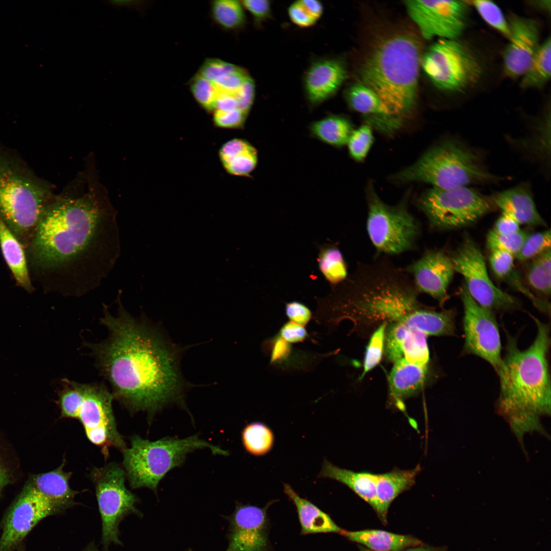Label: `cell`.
<instances>
[{
    "label": "cell",
    "mask_w": 551,
    "mask_h": 551,
    "mask_svg": "<svg viewBox=\"0 0 551 551\" xmlns=\"http://www.w3.org/2000/svg\"><path fill=\"white\" fill-rule=\"evenodd\" d=\"M464 315V343L462 353L475 355L489 363L497 372L502 363V345L494 312L478 304L463 285L460 290Z\"/></svg>",
    "instance_id": "14"
},
{
    "label": "cell",
    "mask_w": 551,
    "mask_h": 551,
    "mask_svg": "<svg viewBox=\"0 0 551 551\" xmlns=\"http://www.w3.org/2000/svg\"><path fill=\"white\" fill-rule=\"evenodd\" d=\"M130 447L122 452V464L130 486L157 491L166 473L185 462L187 455L195 450L209 448L213 454L227 456L218 446L201 439L198 435L182 438L165 437L156 441L132 436Z\"/></svg>",
    "instance_id": "8"
},
{
    "label": "cell",
    "mask_w": 551,
    "mask_h": 551,
    "mask_svg": "<svg viewBox=\"0 0 551 551\" xmlns=\"http://www.w3.org/2000/svg\"><path fill=\"white\" fill-rule=\"evenodd\" d=\"M90 476L102 520L103 543L105 547L112 543L121 544L119 523L129 513H139L135 507L137 497L126 488L125 471L115 463L94 468Z\"/></svg>",
    "instance_id": "12"
},
{
    "label": "cell",
    "mask_w": 551,
    "mask_h": 551,
    "mask_svg": "<svg viewBox=\"0 0 551 551\" xmlns=\"http://www.w3.org/2000/svg\"><path fill=\"white\" fill-rule=\"evenodd\" d=\"M239 66L217 58H207L201 66L198 73L213 82L220 76L236 69Z\"/></svg>",
    "instance_id": "48"
},
{
    "label": "cell",
    "mask_w": 551,
    "mask_h": 551,
    "mask_svg": "<svg viewBox=\"0 0 551 551\" xmlns=\"http://www.w3.org/2000/svg\"><path fill=\"white\" fill-rule=\"evenodd\" d=\"M114 399L102 383H81L67 379L62 380L58 393L61 416L79 420L88 440L99 448L106 459L111 447L122 452L127 447L117 430Z\"/></svg>",
    "instance_id": "7"
},
{
    "label": "cell",
    "mask_w": 551,
    "mask_h": 551,
    "mask_svg": "<svg viewBox=\"0 0 551 551\" xmlns=\"http://www.w3.org/2000/svg\"><path fill=\"white\" fill-rule=\"evenodd\" d=\"M285 312L289 321L305 326L311 320L312 312L305 304L298 301L287 303Z\"/></svg>",
    "instance_id": "51"
},
{
    "label": "cell",
    "mask_w": 551,
    "mask_h": 551,
    "mask_svg": "<svg viewBox=\"0 0 551 551\" xmlns=\"http://www.w3.org/2000/svg\"><path fill=\"white\" fill-rule=\"evenodd\" d=\"M418 205L430 224L440 230L471 224L495 206L490 198L469 187L450 189L432 187L423 193Z\"/></svg>",
    "instance_id": "10"
},
{
    "label": "cell",
    "mask_w": 551,
    "mask_h": 551,
    "mask_svg": "<svg viewBox=\"0 0 551 551\" xmlns=\"http://www.w3.org/2000/svg\"><path fill=\"white\" fill-rule=\"evenodd\" d=\"M266 508L238 506L230 519L226 551H264L267 546Z\"/></svg>",
    "instance_id": "19"
},
{
    "label": "cell",
    "mask_w": 551,
    "mask_h": 551,
    "mask_svg": "<svg viewBox=\"0 0 551 551\" xmlns=\"http://www.w3.org/2000/svg\"><path fill=\"white\" fill-rule=\"evenodd\" d=\"M489 262L492 270L497 278H506L512 271L514 256L503 251H492Z\"/></svg>",
    "instance_id": "50"
},
{
    "label": "cell",
    "mask_w": 551,
    "mask_h": 551,
    "mask_svg": "<svg viewBox=\"0 0 551 551\" xmlns=\"http://www.w3.org/2000/svg\"><path fill=\"white\" fill-rule=\"evenodd\" d=\"M288 12L291 20L300 27H310L317 21L309 13L299 1L291 5Z\"/></svg>",
    "instance_id": "55"
},
{
    "label": "cell",
    "mask_w": 551,
    "mask_h": 551,
    "mask_svg": "<svg viewBox=\"0 0 551 551\" xmlns=\"http://www.w3.org/2000/svg\"><path fill=\"white\" fill-rule=\"evenodd\" d=\"M249 77L247 72L239 66L235 70L220 76L212 83L217 91L235 94Z\"/></svg>",
    "instance_id": "47"
},
{
    "label": "cell",
    "mask_w": 551,
    "mask_h": 551,
    "mask_svg": "<svg viewBox=\"0 0 551 551\" xmlns=\"http://www.w3.org/2000/svg\"><path fill=\"white\" fill-rule=\"evenodd\" d=\"M455 271L462 276L465 287L480 306L493 312L510 311L520 307L516 298L496 287L490 278L480 248L469 236L450 257Z\"/></svg>",
    "instance_id": "13"
},
{
    "label": "cell",
    "mask_w": 551,
    "mask_h": 551,
    "mask_svg": "<svg viewBox=\"0 0 551 551\" xmlns=\"http://www.w3.org/2000/svg\"><path fill=\"white\" fill-rule=\"evenodd\" d=\"M210 12L217 24L227 30H236L242 28L246 18L240 1L215 0L210 4Z\"/></svg>",
    "instance_id": "38"
},
{
    "label": "cell",
    "mask_w": 551,
    "mask_h": 551,
    "mask_svg": "<svg viewBox=\"0 0 551 551\" xmlns=\"http://www.w3.org/2000/svg\"><path fill=\"white\" fill-rule=\"evenodd\" d=\"M361 551H373V550H368V549H365V548H363L362 549Z\"/></svg>",
    "instance_id": "62"
},
{
    "label": "cell",
    "mask_w": 551,
    "mask_h": 551,
    "mask_svg": "<svg viewBox=\"0 0 551 551\" xmlns=\"http://www.w3.org/2000/svg\"><path fill=\"white\" fill-rule=\"evenodd\" d=\"M368 206L367 232L378 252L396 255L415 247L419 225L404 204L388 205L371 191Z\"/></svg>",
    "instance_id": "11"
},
{
    "label": "cell",
    "mask_w": 551,
    "mask_h": 551,
    "mask_svg": "<svg viewBox=\"0 0 551 551\" xmlns=\"http://www.w3.org/2000/svg\"><path fill=\"white\" fill-rule=\"evenodd\" d=\"M189 85L193 97L199 105L207 112H213L217 93L213 83L197 73L191 79Z\"/></svg>",
    "instance_id": "42"
},
{
    "label": "cell",
    "mask_w": 551,
    "mask_h": 551,
    "mask_svg": "<svg viewBox=\"0 0 551 551\" xmlns=\"http://www.w3.org/2000/svg\"><path fill=\"white\" fill-rule=\"evenodd\" d=\"M63 463L50 471L32 474L28 481L40 492L56 504L62 510L73 504L78 492L71 488V472H65Z\"/></svg>",
    "instance_id": "25"
},
{
    "label": "cell",
    "mask_w": 551,
    "mask_h": 551,
    "mask_svg": "<svg viewBox=\"0 0 551 551\" xmlns=\"http://www.w3.org/2000/svg\"><path fill=\"white\" fill-rule=\"evenodd\" d=\"M470 2L487 24L509 39L510 30L508 20L496 4L487 0H475Z\"/></svg>",
    "instance_id": "41"
},
{
    "label": "cell",
    "mask_w": 551,
    "mask_h": 551,
    "mask_svg": "<svg viewBox=\"0 0 551 551\" xmlns=\"http://www.w3.org/2000/svg\"><path fill=\"white\" fill-rule=\"evenodd\" d=\"M241 437L245 450L255 456L267 454L274 445L272 431L262 422H254L247 424L242 430Z\"/></svg>",
    "instance_id": "37"
},
{
    "label": "cell",
    "mask_w": 551,
    "mask_h": 551,
    "mask_svg": "<svg viewBox=\"0 0 551 551\" xmlns=\"http://www.w3.org/2000/svg\"><path fill=\"white\" fill-rule=\"evenodd\" d=\"M86 551H98V550H95L94 549H88V550H87Z\"/></svg>",
    "instance_id": "63"
},
{
    "label": "cell",
    "mask_w": 551,
    "mask_h": 551,
    "mask_svg": "<svg viewBox=\"0 0 551 551\" xmlns=\"http://www.w3.org/2000/svg\"><path fill=\"white\" fill-rule=\"evenodd\" d=\"M535 338L527 348L518 347L516 338L506 333L505 353L497 372L499 380L498 406L509 413L546 412L549 410L550 378L548 364L550 347L548 324L532 316Z\"/></svg>",
    "instance_id": "3"
},
{
    "label": "cell",
    "mask_w": 551,
    "mask_h": 551,
    "mask_svg": "<svg viewBox=\"0 0 551 551\" xmlns=\"http://www.w3.org/2000/svg\"><path fill=\"white\" fill-rule=\"evenodd\" d=\"M243 8L253 16L257 23H261L268 18L270 14V4L267 0L240 1Z\"/></svg>",
    "instance_id": "54"
},
{
    "label": "cell",
    "mask_w": 551,
    "mask_h": 551,
    "mask_svg": "<svg viewBox=\"0 0 551 551\" xmlns=\"http://www.w3.org/2000/svg\"><path fill=\"white\" fill-rule=\"evenodd\" d=\"M491 199L502 212L520 225H544L545 222L536 206L531 188L526 183L494 194Z\"/></svg>",
    "instance_id": "22"
},
{
    "label": "cell",
    "mask_w": 551,
    "mask_h": 551,
    "mask_svg": "<svg viewBox=\"0 0 551 551\" xmlns=\"http://www.w3.org/2000/svg\"><path fill=\"white\" fill-rule=\"evenodd\" d=\"M217 93L215 110L226 111L238 109L235 94L217 91Z\"/></svg>",
    "instance_id": "57"
},
{
    "label": "cell",
    "mask_w": 551,
    "mask_h": 551,
    "mask_svg": "<svg viewBox=\"0 0 551 551\" xmlns=\"http://www.w3.org/2000/svg\"><path fill=\"white\" fill-rule=\"evenodd\" d=\"M53 197L48 184L0 145V217L20 241L30 242Z\"/></svg>",
    "instance_id": "5"
},
{
    "label": "cell",
    "mask_w": 551,
    "mask_h": 551,
    "mask_svg": "<svg viewBox=\"0 0 551 551\" xmlns=\"http://www.w3.org/2000/svg\"><path fill=\"white\" fill-rule=\"evenodd\" d=\"M317 262L320 271L332 286L340 284L347 278V264L337 245L327 243L320 245Z\"/></svg>",
    "instance_id": "35"
},
{
    "label": "cell",
    "mask_w": 551,
    "mask_h": 551,
    "mask_svg": "<svg viewBox=\"0 0 551 551\" xmlns=\"http://www.w3.org/2000/svg\"><path fill=\"white\" fill-rule=\"evenodd\" d=\"M20 473L16 454L0 431V497L5 488L16 481Z\"/></svg>",
    "instance_id": "40"
},
{
    "label": "cell",
    "mask_w": 551,
    "mask_h": 551,
    "mask_svg": "<svg viewBox=\"0 0 551 551\" xmlns=\"http://www.w3.org/2000/svg\"><path fill=\"white\" fill-rule=\"evenodd\" d=\"M412 275L419 292L429 294L442 307L448 299V286L455 272L450 257L440 250H428L403 269Z\"/></svg>",
    "instance_id": "17"
},
{
    "label": "cell",
    "mask_w": 551,
    "mask_h": 551,
    "mask_svg": "<svg viewBox=\"0 0 551 551\" xmlns=\"http://www.w3.org/2000/svg\"><path fill=\"white\" fill-rule=\"evenodd\" d=\"M345 95L348 105L357 112L380 118H394L389 109L378 95L363 83L352 85L346 90Z\"/></svg>",
    "instance_id": "34"
},
{
    "label": "cell",
    "mask_w": 551,
    "mask_h": 551,
    "mask_svg": "<svg viewBox=\"0 0 551 551\" xmlns=\"http://www.w3.org/2000/svg\"><path fill=\"white\" fill-rule=\"evenodd\" d=\"M255 92L254 81L249 77L235 94L237 108L247 115L253 104Z\"/></svg>",
    "instance_id": "52"
},
{
    "label": "cell",
    "mask_w": 551,
    "mask_h": 551,
    "mask_svg": "<svg viewBox=\"0 0 551 551\" xmlns=\"http://www.w3.org/2000/svg\"><path fill=\"white\" fill-rule=\"evenodd\" d=\"M219 156L226 170L233 176H248L258 163L257 149L242 139L235 138L224 143L219 149Z\"/></svg>",
    "instance_id": "29"
},
{
    "label": "cell",
    "mask_w": 551,
    "mask_h": 551,
    "mask_svg": "<svg viewBox=\"0 0 551 551\" xmlns=\"http://www.w3.org/2000/svg\"><path fill=\"white\" fill-rule=\"evenodd\" d=\"M421 57L416 37L401 33L382 41L363 65V84L378 95L394 116L408 114L415 105Z\"/></svg>",
    "instance_id": "4"
},
{
    "label": "cell",
    "mask_w": 551,
    "mask_h": 551,
    "mask_svg": "<svg viewBox=\"0 0 551 551\" xmlns=\"http://www.w3.org/2000/svg\"><path fill=\"white\" fill-rule=\"evenodd\" d=\"M538 120L531 127L530 133L523 139H521L519 147L536 162L541 163L545 167L550 165V114ZM549 168V167H548Z\"/></svg>",
    "instance_id": "33"
},
{
    "label": "cell",
    "mask_w": 551,
    "mask_h": 551,
    "mask_svg": "<svg viewBox=\"0 0 551 551\" xmlns=\"http://www.w3.org/2000/svg\"><path fill=\"white\" fill-rule=\"evenodd\" d=\"M551 41L549 37L537 48L525 72L521 86L524 88H539L550 78Z\"/></svg>",
    "instance_id": "36"
},
{
    "label": "cell",
    "mask_w": 551,
    "mask_h": 551,
    "mask_svg": "<svg viewBox=\"0 0 551 551\" xmlns=\"http://www.w3.org/2000/svg\"><path fill=\"white\" fill-rule=\"evenodd\" d=\"M30 247L36 265L57 275L62 294L82 295L99 285L119 257L115 215L90 195L53 196L41 215Z\"/></svg>",
    "instance_id": "1"
},
{
    "label": "cell",
    "mask_w": 551,
    "mask_h": 551,
    "mask_svg": "<svg viewBox=\"0 0 551 551\" xmlns=\"http://www.w3.org/2000/svg\"><path fill=\"white\" fill-rule=\"evenodd\" d=\"M373 141L372 131L369 124H363L353 130L347 142L351 157L360 161L367 155Z\"/></svg>",
    "instance_id": "44"
},
{
    "label": "cell",
    "mask_w": 551,
    "mask_h": 551,
    "mask_svg": "<svg viewBox=\"0 0 551 551\" xmlns=\"http://www.w3.org/2000/svg\"><path fill=\"white\" fill-rule=\"evenodd\" d=\"M395 178L403 182L427 183L439 189L469 187L497 179L485 167L477 151L456 138L447 139L431 147Z\"/></svg>",
    "instance_id": "6"
},
{
    "label": "cell",
    "mask_w": 551,
    "mask_h": 551,
    "mask_svg": "<svg viewBox=\"0 0 551 551\" xmlns=\"http://www.w3.org/2000/svg\"><path fill=\"white\" fill-rule=\"evenodd\" d=\"M0 245L4 259L17 283L25 290L32 291L33 287L22 245L1 217Z\"/></svg>",
    "instance_id": "31"
},
{
    "label": "cell",
    "mask_w": 551,
    "mask_h": 551,
    "mask_svg": "<svg viewBox=\"0 0 551 551\" xmlns=\"http://www.w3.org/2000/svg\"><path fill=\"white\" fill-rule=\"evenodd\" d=\"M248 115L235 109L230 111L215 110L213 121L216 127L224 129H239L243 127Z\"/></svg>",
    "instance_id": "49"
},
{
    "label": "cell",
    "mask_w": 551,
    "mask_h": 551,
    "mask_svg": "<svg viewBox=\"0 0 551 551\" xmlns=\"http://www.w3.org/2000/svg\"><path fill=\"white\" fill-rule=\"evenodd\" d=\"M427 335L418 329L402 322L390 323L385 333V353L393 362L404 358L407 361L428 366L429 350Z\"/></svg>",
    "instance_id": "20"
},
{
    "label": "cell",
    "mask_w": 551,
    "mask_h": 551,
    "mask_svg": "<svg viewBox=\"0 0 551 551\" xmlns=\"http://www.w3.org/2000/svg\"><path fill=\"white\" fill-rule=\"evenodd\" d=\"M101 322L108 336L89 346L115 399L131 412H147L151 418L169 404L183 405L177 352L159 331L122 306L115 315L105 307Z\"/></svg>",
    "instance_id": "2"
},
{
    "label": "cell",
    "mask_w": 551,
    "mask_h": 551,
    "mask_svg": "<svg viewBox=\"0 0 551 551\" xmlns=\"http://www.w3.org/2000/svg\"><path fill=\"white\" fill-rule=\"evenodd\" d=\"M420 469V465H417L411 469L395 468L386 473L376 474L375 510L382 518L386 519L393 500L415 484Z\"/></svg>",
    "instance_id": "24"
},
{
    "label": "cell",
    "mask_w": 551,
    "mask_h": 551,
    "mask_svg": "<svg viewBox=\"0 0 551 551\" xmlns=\"http://www.w3.org/2000/svg\"><path fill=\"white\" fill-rule=\"evenodd\" d=\"M509 43L503 53L505 73L510 78L522 77L528 68L540 43L539 25L534 19L515 14L508 19Z\"/></svg>",
    "instance_id": "18"
},
{
    "label": "cell",
    "mask_w": 551,
    "mask_h": 551,
    "mask_svg": "<svg viewBox=\"0 0 551 551\" xmlns=\"http://www.w3.org/2000/svg\"><path fill=\"white\" fill-rule=\"evenodd\" d=\"M387 323H381L374 331L366 347L364 359V369L360 379L380 362L384 349L385 333Z\"/></svg>",
    "instance_id": "43"
},
{
    "label": "cell",
    "mask_w": 551,
    "mask_h": 551,
    "mask_svg": "<svg viewBox=\"0 0 551 551\" xmlns=\"http://www.w3.org/2000/svg\"><path fill=\"white\" fill-rule=\"evenodd\" d=\"M456 311L454 309L438 312L424 306L400 322L418 329L427 335L454 336L456 332Z\"/></svg>",
    "instance_id": "28"
},
{
    "label": "cell",
    "mask_w": 551,
    "mask_h": 551,
    "mask_svg": "<svg viewBox=\"0 0 551 551\" xmlns=\"http://www.w3.org/2000/svg\"><path fill=\"white\" fill-rule=\"evenodd\" d=\"M284 492L296 508L303 534L340 533L342 530L328 514L308 500L302 497L290 485L284 484Z\"/></svg>",
    "instance_id": "27"
},
{
    "label": "cell",
    "mask_w": 551,
    "mask_h": 551,
    "mask_svg": "<svg viewBox=\"0 0 551 551\" xmlns=\"http://www.w3.org/2000/svg\"><path fill=\"white\" fill-rule=\"evenodd\" d=\"M299 2L309 13L316 20L321 16L323 7L320 2L316 0H300Z\"/></svg>",
    "instance_id": "59"
},
{
    "label": "cell",
    "mask_w": 551,
    "mask_h": 551,
    "mask_svg": "<svg viewBox=\"0 0 551 551\" xmlns=\"http://www.w3.org/2000/svg\"><path fill=\"white\" fill-rule=\"evenodd\" d=\"M420 66L437 88L449 92L468 89L482 73L478 58L457 39H438L421 55Z\"/></svg>",
    "instance_id": "9"
},
{
    "label": "cell",
    "mask_w": 551,
    "mask_h": 551,
    "mask_svg": "<svg viewBox=\"0 0 551 551\" xmlns=\"http://www.w3.org/2000/svg\"><path fill=\"white\" fill-rule=\"evenodd\" d=\"M408 13L422 37L428 40L458 39L467 23L468 1H406Z\"/></svg>",
    "instance_id": "16"
},
{
    "label": "cell",
    "mask_w": 551,
    "mask_h": 551,
    "mask_svg": "<svg viewBox=\"0 0 551 551\" xmlns=\"http://www.w3.org/2000/svg\"><path fill=\"white\" fill-rule=\"evenodd\" d=\"M106 4L114 8H127L139 11L143 10L146 5V2L142 1H108Z\"/></svg>",
    "instance_id": "58"
},
{
    "label": "cell",
    "mask_w": 551,
    "mask_h": 551,
    "mask_svg": "<svg viewBox=\"0 0 551 551\" xmlns=\"http://www.w3.org/2000/svg\"><path fill=\"white\" fill-rule=\"evenodd\" d=\"M278 335L290 344L303 342L308 337V333L305 326L289 321L281 327Z\"/></svg>",
    "instance_id": "53"
},
{
    "label": "cell",
    "mask_w": 551,
    "mask_h": 551,
    "mask_svg": "<svg viewBox=\"0 0 551 551\" xmlns=\"http://www.w3.org/2000/svg\"><path fill=\"white\" fill-rule=\"evenodd\" d=\"M527 236L525 232L521 230L510 235L499 234L491 230L487 236L486 244L490 251H503L515 256L519 252Z\"/></svg>",
    "instance_id": "45"
},
{
    "label": "cell",
    "mask_w": 551,
    "mask_h": 551,
    "mask_svg": "<svg viewBox=\"0 0 551 551\" xmlns=\"http://www.w3.org/2000/svg\"><path fill=\"white\" fill-rule=\"evenodd\" d=\"M343 63L336 59L314 62L307 71L304 87L308 102L316 106L332 97L346 78Z\"/></svg>",
    "instance_id": "21"
},
{
    "label": "cell",
    "mask_w": 551,
    "mask_h": 551,
    "mask_svg": "<svg viewBox=\"0 0 551 551\" xmlns=\"http://www.w3.org/2000/svg\"><path fill=\"white\" fill-rule=\"evenodd\" d=\"M493 230L499 234H512L520 230V224L512 218L502 214L495 222Z\"/></svg>",
    "instance_id": "56"
},
{
    "label": "cell",
    "mask_w": 551,
    "mask_h": 551,
    "mask_svg": "<svg viewBox=\"0 0 551 551\" xmlns=\"http://www.w3.org/2000/svg\"><path fill=\"white\" fill-rule=\"evenodd\" d=\"M550 246L551 236L549 230L528 235L519 252L515 257L520 261L534 259L545 251L550 248Z\"/></svg>",
    "instance_id": "46"
},
{
    "label": "cell",
    "mask_w": 551,
    "mask_h": 551,
    "mask_svg": "<svg viewBox=\"0 0 551 551\" xmlns=\"http://www.w3.org/2000/svg\"><path fill=\"white\" fill-rule=\"evenodd\" d=\"M428 366L407 361L394 362L388 377L389 398L397 408L404 410V401L419 392L426 379Z\"/></svg>",
    "instance_id": "23"
},
{
    "label": "cell",
    "mask_w": 551,
    "mask_h": 551,
    "mask_svg": "<svg viewBox=\"0 0 551 551\" xmlns=\"http://www.w3.org/2000/svg\"><path fill=\"white\" fill-rule=\"evenodd\" d=\"M350 121L339 115H329L312 122L311 135L315 138L336 147L347 144L353 131Z\"/></svg>",
    "instance_id": "32"
},
{
    "label": "cell",
    "mask_w": 551,
    "mask_h": 551,
    "mask_svg": "<svg viewBox=\"0 0 551 551\" xmlns=\"http://www.w3.org/2000/svg\"><path fill=\"white\" fill-rule=\"evenodd\" d=\"M404 551H444V548L434 547L418 546Z\"/></svg>",
    "instance_id": "60"
},
{
    "label": "cell",
    "mask_w": 551,
    "mask_h": 551,
    "mask_svg": "<svg viewBox=\"0 0 551 551\" xmlns=\"http://www.w3.org/2000/svg\"><path fill=\"white\" fill-rule=\"evenodd\" d=\"M61 510L27 480L3 519L0 551H15L39 521Z\"/></svg>",
    "instance_id": "15"
},
{
    "label": "cell",
    "mask_w": 551,
    "mask_h": 551,
    "mask_svg": "<svg viewBox=\"0 0 551 551\" xmlns=\"http://www.w3.org/2000/svg\"><path fill=\"white\" fill-rule=\"evenodd\" d=\"M18 551H24V547H22V546H20H20H19V547H18Z\"/></svg>",
    "instance_id": "61"
},
{
    "label": "cell",
    "mask_w": 551,
    "mask_h": 551,
    "mask_svg": "<svg viewBox=\"0 0 551 551\" xmlns=\"http://www.w3.org/2000/svg\"><path fill=\"white\" fill-rule=\"evenodd\" d=\"M551 249H548L533 259L527 273L530 286L545 295L550 294Z\"/></svg>",
    "instance_id": "39"
},
{
    "label": "cell",
    "mask_w": 551,
    "mask_h": 551,
    "mask_svg": "<svg viewBox=\"0 0 551 551\" xmlns=\"http://www.w3.org/2000/svg\"><path fill=\"white\" fill-rule=\"evenodd\" d=\"M340 534L350 541L362 544L373 551H399L422 544L420 540L410 535L378 530L354 532L342 530Z\"/></svg>",
    "instance_id": "30"
},
{
    "label": "cell",
    "mask_w": 551,
    "mask_h": 551,
    "mask_svg": "<svg viewBox=\"0 0 551 551\" xmlns=\"http://www.w3.org/2000/svg\"><path fill=\"white\" fill-rule=\"evenodd\" d=\"M318 477L333 479L345 485L375 510L376 474L341 468L324 458Z\"/></svg>",
    "instance_id": "26"
}]
</instances>
